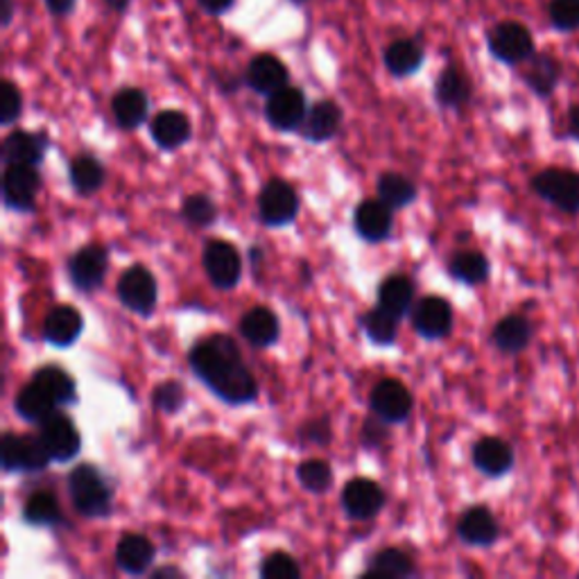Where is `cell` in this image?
<instances>
[{
  "label": "cell",
  "mask_w": 579,
  "mask_h": 579,
  "mask_svg": "<svg viewBox=\"0 0 579 579\" xmlns=\"http://www.w3.org/2000/svg\"><path fill=\"white\" fill-rule=\"evenodd\" d=\"M530 188L543 201L566 216H579V173L566 167H546L530 180Z\"/></svg>",
  "instance_id": "277c9868"
},
{
  "label": "cell",
  "mask_w": 579,
  "mask_h": 579,
  "mask_svg": "<svg viewBox=\"0 0 579 579\" xmlns=\"http://www.w3.org/2000/svg\"><path fill=\"white\" fill-rule=\"evenodd\" d=\"M50 453L46 451L39 435H14L8 432L0 441V462L5 471L19 473H37L44 471L50 462Z\"/></svg>",
  "instance_id": "5b68a950"
},
{
  "label": "cell",
  "mask_w": 579,
  "mask_h": 579,
  "mask_svg": "<svg viewBox=\"0 0 579 579\" xmlns=\"http://www.w3.org/2000/svg\"><path fill=\"white\" fill-rule=\"evenodd\" d=\"M471 460L473 466L487 475V478H502V475L514 468L517 455L509 441L500 437H483L480 441H475Z\"/></svg>",
  "instance_id": "9a60e30c"
},
{
  "label": "cell",
  "mask_w": 579,
  "mask_h": 579,
  "mask_svg": "<svg viewBox=\"0 0 579 579\" xmlns=\"http://www.w3.org/2000/svg\"><path fill=\"white\" fill-rule=\"evenodd\" d=\"M152 577H182L180 568H159L152 572Z\"/></svg>",
  "instance_id": "db71d44e"
},
{
  "label": "cell",
  "mask_w": 579,
  "mask_h": 579,
  "mask_svg": "<svg viewBox=\"0 0 579 579\" xmlns=\"http://www.w3.org/2000/svg\"><path fill=\"white\" fill-rule=\"evenodd\" d=\"M82 328H84L82 313L73 309V305L63 303V305H55V309L48 313L44 322V337L48 345L57 349H66L82 335Z\"/></svg>",
  "instance_id": "ffe728a7"
},
{
  "label": "cell",
  "mask_w": 579,
  "mask_h": 579,
  "mask_svg": "<svg viewBox=\"0 0 579 579\" xmlns=\"http://www.w3.org/2000/svg\"><path fill=\"white\" fill-rule=\"evenodd\" d=\"M260 577L265 579H299L301 568L288 553H271L260 564Z\"/></svg>",
  "instance_id": "7bdbcfd3"
},
{
  "label": "cell",
  "mask_w": 579,
  "mask_h": 579,
  "mask_svg": "<svg viewBox=\"0 0 579 579\" xmlns=\"http://www.w3.org/2000/svg\"><path fill=\"white\" fill-rule=\"evenodd\" d=\"M23 519L30 525L48 528V525H59L63 521V514H61L59 500L53 494L42 491V494L30 496V500L25 502V509H23Z\"/></svg>",
  "instance_id": "8d00e7d4"
},
{
  "label": "cell",
  "mask_w": 579,
  "mask_h": 579,
  "mask_svg": "<svg viewBox=\"0 0 579 579\" xmlns=\"http://www.w3.org/2000/svg\"><path fill=\"white\" fill-rule=\"evenodd\" d=\"M435 97L444 109H462L473 97V84L460 66L449 63L439 73L435 84Z\"/></svg>",
  "instance_id": "603a6c76"
},
{
  "label": "cell",
  "mask_w": 579,
  "mask_h": 579,
  "mask_svg": "<svg viewBox=\"0 0 579 579\" xmlns=\"http://www.w3.org/2000/svg\"><path fill=\"white\" fill-rule=\"evenodd\" d=\"M105 3H107L109 10H114L118 14H125L129 10V5H131V0H105Z\"/></svg>",
  "instance_id": "816d5d0a"
},
{
  "label": "cell",
  "mask_w": 579,
  "mask_h": 579,
  "mask_svg": "<svg viewBox=\"0 0 579 579\" xmlns=\"http://www.w3.org/2000/svg\"><path fill=\"white\" fill-rule=\"evenodd\" d=\"M258 213L267 227L292 224L299 213V197L283 180H271L258 197Z\"/></svg>",
  "instance_id": "ba28073f"
},
{
  "label": "cell",
  "mask_w": 579,
  "mask_h": 579,
  "mask_svg": "<svg viewBox=\"0 0 579 579\" xmlns=\"http://www.w3.org/2000/svg\"><path fill=\"white\" fill-rule=\"evenodd\" d=\"M14 16V3L12 0H3V25H10Z\"/></svg>",
  "instance_id": "f5cc1de1"
},
{
  "label": "cell",
  "mask_w": 579,
  "mask_h": 579,
  "mask_svg": "<svg viewBox=\"0 0 579 579\" xmlns=\"http://www.w3.org/2000/svg\"><path fill=\"white\" fill-rule=\"evenodd\" d=\"M453 309L447 299L426 297L417 303L413 326L426 339H444L453 331Z\"/></svg>",
  "instance_id": "2e32d148"
},
{
  "label": "cell",
  "mask_w": 579,
  "mask_h": 579,
  "mask_svg": "<svg viewBox=\"0 0 579 579\" xmlns=\"http://www.w3.org/2000/svg\"><path fill=\"white\" fill-rule=\"evenodd\" d=\"M523 82L532 95L539 100H548L555 95L564 80V63L553 53H534L532 59L523 63Z\"/></svg>",
  "instance_id": "4fadbf2b"
},
{
  "label": "cell",
  "mask_w": 579,
  "mask_h": 579,
  "mask_svg": "<svg viewBox=\"0 0 579 579\" xmlns=\"http://www.w3.org/2000/svg\"><path fill=\"white\" fill-rule=\"evenodd\" d=\"M301 437L313 441V444H328L331 441V428H328V419H320V421H309L301 428Z\"/></svg>",
  "instance_id": "7dc6e473"
},
{
  "label": "cell",
  "mask_w": 579,
  "mask_h": 579,
  "mask_svg": "<svg viewBox=\"0 0 579 579\" xmlns=\"http://www.w3.org/2000/svg\"><path fill=\"white\" fill-rule=\"evenodd\" d=\"M107 265H109V256L105 247L86 245L68 260V275H71V281L76 283L78 290L93 292L95 288L102 286V281H105Z\"/></svg>",
  "instance_id": "5bb4252c"
},
{
  "label": "cell",
  "mask_w": 579,
  "mask_h": 579,
  "mask_svg": "<svg viewBox=\"0 0 579 579\" xmlns=\"http://www.w3.org/2000/svg\"><path fill=\"white\" fill-rule=\"evenodd\" d=\"M107 173L95 157H78L71 161V184L80 195H91L105 184Z\"/></svg>",
  "instance_id": "e575fe53"
},
{
  "label": "cell",
  "mask_w": 579,
  "mask_h": 579,
  "mask_svg": "<svg viewBox=\"0 0 579 579\" xmlns=\"http://www.w3.org/2000/svg\"><path fill=\"white\" fill-rule=\"evenodd\" d=\"M451 277L464 286H483L489 281L491 263L483 252H460L449 263Z\"/></svg>",
  "instance_id": "4dcf8cb0"
},
{
  "label": "cell",
  "mask_w": 579,
  "mask_h": 579,
  "mask_svg": "<svg viewBox=\"0 0 579 579\" xmlns=\"http://www.w3.org/2000/svg\"><path fill=\"white\" fill-rule=\"evenodd\" d=\"M299 485L311 494H324L333 485V471L331 464L324 460H305L297 468Z\"/></svg>",
  "instance_id": "ab89813d"
},
{
  "label": "cell",
  "mask_w": 579,
  "mask_h": 579,
  "mask_svg": "<svg viewBox=\"0 0 579 579\" xmlns=\"http://www.w3.org/2000/svg\"><path fill=\"white\" fill-rule=\"evenodd\" d=\"M534 337V326L525 315H507L502 317L494 331H491V343L498 351L507 356H519L523 354Z\"/></svg>",
  "instance_id": "7402d4cb"
},
{
  "label": "cell",
  "mask_w": 579,
  "mask_h": 579,
  "mask_svg": "<svg viewBox=\"0 0 579 579\" xmlns=\"http://www.w3.org/2000/svg\"><path fill=\"white\" fill-rule=\"evenodd\" d=\"M546 12L553 30L561 34L579 32V0H551Z\"/></svg>",
  "instance_id": "60d3db41"
},
{
  "label": "cell",
  "mask_w": 579,
  "mask_h": 579,
  "mask_svg": "<svg viewBox=\"0 0 579 579\" xmlns=\"http://www.w3.org/2000/svg\"><path fill=\"white\" fill-rule=\"evenodd\" d=\"M305 114H309V105H305V95L301 93V89L283 86L281 91L267 95L265 118L279 131L299 129L305 120Z\"/></svg>",
  "instance_id": "8fae6325"
},
{
  "label": "cell",
  "mask_w": 579,
  "mask_h": 579,
  "mask_svg": "<svg viewBox=\"0 0 579 579\" xmlns=\"http://www.w3.org/2000/svg\"><path fill=\"white\" fill-rule=\"evenodd\" d=\"M197 3L207 14H227L235 0H197Z\"/></svg>",
  "instance_id": "681fc988"
},
{
  "label": "cell",
  "mask_w": 579,
  "mask_h": 579,
  "mask_svg": "<svg viewBox=\"0 0 579 579\" xmlns=\"http://www.w3.org/2000/svg\"><path fill=\"white\" fill-rule=\"evenodd\" d=\"M371 413L387 424H401L413 413V394L401 381L385 379L377 383L369 396Z\"/></svg>",
  "instance_id": "7c38bea8"
},
{
  "label": "cell",
  "mask_w": 579,
  "mask_h": 579,
  "mask_svg": "<svg viewBox=\"0 0 579 579\" xmlns=\"http://www.w3.org/2000/svg\"><path fill=\"white\" fill-rule=\"evenodd\" d=\"M68 491L78 512L86 519H105L112 512V487L91 464H80L68 475Z\"/></svg>",
  "instance_id": "7a4b0ae2"
},
{
  "label": "cell",
  "mask_w": 579,
  "mask_h": 579,
  "mask_svg": "<svg viewBox=\"0 0 579 579\" xmlns=\"http://www.w3.org/2000/svg\"><path fill=\"white\" fill-rule=\"evenodd\" d=\"M413 301H415V283L403 275L387 277L379 288V305L390 311L392 315H396L398 320L413 309Z\"/></svg>",
  "instance_id": "1f68e13d"
},
{
  "label": "cell",
  "mask_w": 579,
  "mask_h": 579,
  "mask_svg": "<svg viewBox=\"0 0 579 579\" xmlns=\"http://www.w3.org/2000/svg\"><path fill=\"white\" fill-rule=\"evenodd\" d=\"M21 112H23V95L19 86L12 82H3V86H0V123L3 125L16 123Z\"/></svg>",
  "instance_id": "f6af8a7d"
},
{
  "label": "cell",
  "mask_w": 579,
  "mask_h": 579,
  "mask_svg": "<svg viewBox=\"0 0 579 579\" xmlns=\"http://www.w3.org/2000/svg\"><path fill=\"white\" fill-rule=\"evenodd\" d=\"M42 175L34 165H8L3 177V199L10 209L30 213L37 207Z\"/></svg>",
  "instance_id": "52a82bcc"
},
{
  "label": "cell",
  "mask_w": 579,
  "mask_h": 579,
  "mask_svg": "<svg viewBox=\"0 0 579 579\" xmlns=\"http://www.w3.org/2000/svg\"><path fill=\"white\" fill-rule=\"evenodd\" d=\"M241 333L252 347H258V349L271 347L277 343L279 333H281L279 317L269 309H265V305H256V309L245 313V317L241 320Z\"/></svg>",
  "instance_id": "83f0119b"
},
{
  "label": "cell",
  "mask_w": 579,
  "mask_h": 579,
  "mask_svg": "<svg viewBox=\"0 0 579 579\" xmlns=\"http://www.w3.org/2000/svg\"><path fill=\"white\" fill-rule=\"evenodd\" d=\"M152 401H154V407L165 415H175L180 413L184 407V401H186V392L182 387V383L177 381H165L161 383L154 394H152Z\"/></svg>",
  "instance_id": "ee69618b"
},
{
  "label": "cell",
  "mask_w": 579,
  "mask_h": 579,
  "mask_svg": "<svg viewBox=\"0 0 579 579\" xmlns=\"http://www.w3.org/2000/svg\"><path fill=\"white\" fill-rule=\"evenodd\" d=\"M16 413L25 421L42 424L53 413H57V403L37 383H30L16 394Z\"/></svg>",
  "instance_id": "836d02e7"
},
{
  "label": "cell",
  "mask_w": 579,
  "mask_h": 579,
  "mask_svg": "<svg viewBox=\"0 0 579 579\" xmlns=\"http://www.w3.org/2000/svg\"><path fill=\"white\" fill-rule=\"evenodd\" d=\"M413 572H415L413 559L398 548H385V551L377 553L371 557V561L364 570V575H369V577L377 575V577H394V579L410 577Z\"/></svg>",
  "instance_id": "d590c367"
},
{
  "label": "cell",
  "mask_w": 579,
  "mask_h": 579,
  "mask_svg": "<svg viewBox=\"0 0 579 579\" xmlns=\"http://www.w3.org/2000/svg\"><path fill=\"white\" fill-rule=\"evenodd\" d=\"M32 383H37L57 405H68L76 403V381L71 379V373H66L61 367L48 364L42 367L37 373H34Z\"/></svg>",
  "instance_id": "d6a6232c"
},
{
  "label": "cell",
  "mask_w": 579,
  "mask_h": 579,
  "mask_svg": "<svg viewBox=\"0 0 579 579\" xmlns=\"http://www.w3.org/2000/svg\"><path fill=\"white\" fill-rule=\"evenodd\" d=\"M343 507L351 519L369 521L385 507V491L373 480L356 478L343 491Z\"/></svg>",
  "instance_id": "e0dca14e"
},
{
  "label": "cell",
  "mask_w": 579,
  "mask_h": 579,
  "mask_svg": "<svg viewBox=\"0 0 579 579\" xmlns=\"http://www.w3.org/2000/svg\"><path fill=\"white\" fill-rule=\"evenodd\" d=\"M458 536L473 548H489L500 536V525L485 505L468 507L458 523Z\"/></svg>",
  "instance_id": "ac0fdd59"
},
{
  "label": "cell",
  "mask_w": 579,
  "mask_h": 579,
  "mask_svg": "<svg viewBox=\"0 0 579 579\" xmlns=\"http://www.w3.org/2000/svg\"><path fill=\"white\" fill-rule=\"evenodd\" d=\"M150 131H152L154 143L161 150L173 152V150L182 148L190 139L193 127H190V120H188L186 114H182L177 109H167V112H161L152 120Z\"/></svg>",
  "instance_id": "484cf974"
},
{
  "label": "cell",
  "mask_w": 579,
  "mask_h": 579,
  "mask_svg": "<svg viewBox=\"0 0 579 579\" xmlns=\"http://www.w3.org/2000/svg\"><path fill=\"white\" fill-rule=\"evenodd\" d=\"M379 197L392 209H405L417 199V186L398 173H385L379 177Z\"/></svg>",
  "instance_id": "f35d334b"
},
{
  "label": "cell",
  "mask_w": 579,
  "mask_h": 579,
  "mask_svg": "<svg viewBox=\"0 0 579 579\" xmlns=\"http://www.w3.org/2000/svg\"><path fill=\"white\" fill-rule=\"evenodd\" d=\"M390 437V430H387V421H383L381 417H369L364 424H362V430H360V441L367 447V449H379L383 447L385 441Z\"/></svg>",
  "instance_id": "bcb514c9"
},
{
  "label": "cell",
  "mask_w": 579,
  "mask_h": 579,
  "mask_svg": "<svg viewBox=\"0 0 579 579\" xmlns=\"http://www.w3.org/2000/svg\"><path fill=\"white\" fill-rule=\"evenodd\" d=\"M204 269L211 283L220 290H231L241 283L243 260L238 250L224 241H213L204 247Z\"/></svg>",
  "instance_id": "9c48e42d"
},
{
  "label": "cell",
  "mask_w": 579,
  "mask_h": 579,
  "mask_svg": "<svg viewBox=\"0 0 579 579\" xmlns=\"http://www.w3.org/2000/svg\"><path fill=\"white\" fill-rule=\"evenodd\" d=\"M566 131L570 139L575 143H579V102L577 105H570L568 107V114H566Z\"/></svg>",
  "instance_id": "f907efd6"
},
{
  "label": "cell",
  "mask_w": 579,
  "mask_h": 579,
  "mask_svg": "<svg viewBox=\"0 0 579 579\" xmlns=\"http://www.w3.org/2000/svg\"><path fill=\"white\" fill-rule=\"evenodd\" d=\"M290 73L286 63L275 57V55H256L250 66H247V73H245V82L250 89H254L260 95H271L281 91L283 86H288Z\"/></svg>",
  "instance_id": "d6986e66"
},
{
  "label": "cell",
  "mask_w": 579,
  "mask_h": 579,
  "mask_svg": "<svg viewBox=\"0 0 579 579\" xmlns=\"http://www.w3.org/2000/svg\"><path fill=\"white\" fill-rule=\"evenodd\" d=\"M426 53L417 39H396L385 48L383 61L394 78H410L424 66Z\"/></svg>",
  "instance_id": "f1b7e54d"
},
{
  "label": "cell",
  "mask_w": 579,
  "mask_h": 579,
  "mask_svg": "<svg viewBox=\"0 0 579 579\" xmlns=\"http://www.w3.org/2000/svg\"><path fill=\"white\" fill-rule=\"evenodd\" d=\"M78 0H46V8L53 16H68L73 14Z\"/></svg>",
  "instance_id": "c3c4849f"
},
{
  "label": "cell",
  "mask_w": 579,
  "mask_h": 579,
  "mask_svg": "<svg viewBox=\"0 0 579 579\" xmlns=\"http://www.w3.org/2000/svg\"><path fill=\"white\" fill-rule=\"evenodd\" d=\"M489 55L505 66H523L536 53L530 27L521 21H500L487 32Z\"/></svg>",
  "instance_id": "3957f363"
},
{
  "label": "cell",
  "mask_w": 579,
  "mask_h": 579,
  "mask_svg": "<svg viewBox=\"0 0 579 579\" xmlns=\"http://www.w3.org/2000/svg\"><path fill=\"white\" fill-rule=\"evenodd\" d=\"M392 207L379 197V199H367L356 209V231L367 243H381L392 231Z\"/></svg>",
  "instance_id": "44dd1931"
},
{
  "label": "cell",
  "mask_w": 579,
  "mask_h": 579,
  "mask_svg": "<svg viewBox=\"0 0 579 579\" xmlns=\"http://www.w3.org/2000/svg\"><path fill=\"white\" fill-rule=\"evenodd\" d=\"M360 324H362L367 337L371 339L373 345L390 347V345H394V339L398 335V317L392 315L390 311L381 309V305L379 309L364 313Z\"/></svg>",
  "instance_id": "74e56055"
},
{
  "label": "cell",
  "mask_w": 579,
  "mask_h": 579,
  "mask_svg": "<svg viewBox=\"0 0 579 579\" xmlns=\"http://www.w3.org/2000/svg\"><path fill=\"white\" fill-rule=\"evenodd\" d=\"M157 557L152 541L143 534H125L118 541L116 561L129 575H146Z\"/></svg>",
  "instance_id": "4316f807"
},
{
  "label": "cell",
  "mask_w": 579,
  "mask_h": 579,
  "mask_svg": "<svg viewBox=\"0 0 579 579\" xmlns=\"http://www.w3.org/2000/svg\"><path fill=\"white\" fill-rule=\"evenodd\" d=\"M46 139L42 134L30 131H12L3 141V161L5 165H34L39 167L46 154Z\"/></svg>",
  "instance_id": "cb8c5ba5"
},
{
  "label": "cell",
  "mask_w": 579,
  "mask_h": 579,
  "mask_svg": "<svg viewBox=\"0 0 579 579\" xmlns=\"http://www.w3.org/2000/svg\"><path fill=\"white\" fill-rule=\"evenodd\" d=\"M190 367L195 377L224 403H252L258 394L254 373L245 367L241 349L229 335H211L197 343L190 351Z\"/></svg>",
  "instance_id": "6da1fadb"
},
{
  "label": "cell",
  "mask_w": 579,
  "mask_h": 579,
  "mask_svg": "<svg viewBox=\"0 0 579 579\" xmlns=\"http://www.w3.org/2000/svg\"><path fill=\"white\" fill-rule=\"evenodd\" d=\"M294 5H303V3H309V0H292Z\"/></svg>",
  "instance_id": "11a10c76"
},
{
  "label": "cell",
  "mask_w": 579,
  "mask_h": 579,
  "mask_svg": "<svg viewBox=\"0 0 579 579\" xmlns=\"http://www.w3.org/2000/svg\"><path fill=\"white\" fill-rule=\"evenodd\" d=\"M148 109H150L148 95L141 89H134V86L120 89L112 100L114 118H116L118 127H123V129L141 127L148 118Z\"/></svg>",
  "instance_id": "f546056e"
},
{
  "label": "cell",
  "mask_w": 579,
  "mask_h": 579,
  "mask_svg": "<svg viewBox=\"0 0 579 579\" xmlns=\"http://www.w3.org/2000/svg\"><path fill=\"white\" fill-rule=\"evenodd\" d=\"M182 216L195 227H211L218 220V207L207 195H190L184 201Z\"/></svg>",
  "instance_id": "b9f144b4"
},
{
  "label": "cell",
  "mask_w": 579,
  "mask_h": 579,
  "mask_svg": "<svg viewBox=\"0 0 579 579\" xmlns=\"http://www.w3.org/2000/svg\"><path fill=\"white\" fill-rule=\"evenodd\" d=\"M118 297L131 313L150 315L159 299V288L152 271L146 265H134L125 269L118 281Z\"/></svg>",
  "instance_id": "8992f818"
},
{
  "label": "cell",
  "mask_w": 579,
  "mask_h": 579,
  "mask_svg": "<svg viewBox=\"0 0 579 579\" xmlns=\"http://www.w3.org/2000/svg\"><path fill=\"white\" fill-rule=\"evenodd\" d=\"M339 125H343V109H339L333 100H320L305 114L303 120V139L311 143H324L331 141L337 134Z\"/></svg>",
  "instance_id": "d4e9b609"
},
{
  "label": "cell",
  "mask_w": 579,
  "mask_h": 579,
  "mask_svg": "<svg viewBox=\"0 0 579 579\" xmlns=\"http://www.w3.org/2000/svg\"><path fill=\"white\" fill-rule=\"evenodd\" d=\"M39 437L44 441L46 451L55 462H71L80 449L82 439L76 424L61 413H53L46 421L39 424Z\"/></svg>",
  "instance_id": "30bf717a"
}]
</instances>
